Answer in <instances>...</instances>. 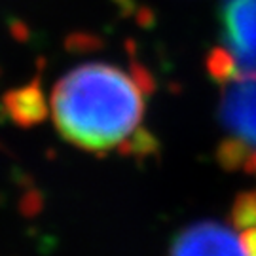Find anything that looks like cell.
Returning a JSON list of instances; mask_svg holds the SVG:
<instances>
[{"mask_svg": "<svg viewBox=\"0 0 256 256\" xmlns=\"http://www.w3.org/2000/svg\"><path fill=\"white\" fill-rule=\"evenodd\" d=\"M220 46L209 57L214 80L256 72V0H222Z\"/></svg>", "mask_w": 256, "mask_h": 256, "instance_id": "3", "label": "cell"}, {"mask_svg": "<svg viewBox=\"0 0 256 256\" xmlns=\"http://www.w3.org/2000/svg\"><path fill=\"white\" fill-rule=\"evenodd\" d=\"M218 160L230 171L256 174V72L224 82L218 106Z\"/></svg>", "mask_w": 256, "mask_h": 256, "instance_id": "2", "label": "cell"}, {"mask_svg": "<svg viewBox=\"0 0 256 256\" xmlns=\"http://www.w3.org/2000/svg\"><path fill=\"white\" fill-rule=\"evenodd\" d=\"M232 220L239 230L256 226V192L239 196L232 210Z\"/></svg>", "mask_w": 256, "mask_h": 256, "instance_id": "6", "label": "cell"}, {"mask_svg": "<svg viewBox=\"0 0 256 256\" xmlns=\"http://www.w3.org/2000/svg\"><path fill=\"white\" fill-rule=\"evenodd\" d=\"M148 76L112 63H84L55 84L52 112L59 133L88 152H133L140 140Z\"/></svg>", "mask_w": 256, "mask_h": 256, "instance_id": "1", "label": "cell"}, {"mask_svg": "<svg viewBox=\"0 0 256 256\" xmlns=\"http://www.w3.org/2000/svg\"><path fill=\"white\" fill-rule=\"evenodd\" d=\"M169 256H247L239 236L218 222H198L182 230Z\"/></svg>", "mask_w": 256, "mask_h": 256, "instance_id": "4", "label": "cell"}, {"mask_svg": "<svg viewBox=\"0 0 256 256\" xmlns=\"http://www.w3.org/2000/svg\"><path fill=\"white\" fill-rule=\"evenodd\" d=\"M239 239H241V245L245 248L247 256H256V226L241 230Z\"/></svg>", "mask_w": 256, "mask_h": 256, "instance_id": "7", "label": "cell"}, {"mask_svg": "<svg viewBox=\"0 0 256 256\" xmlns=\"http://www.w3.org/2000/svg\"><path fill=\"white\" fill-rule=\"evenodd\" d=\"M6 108L12 120H16L21 126H30L44 118L46 104L38 86H28L10 93L6 97Z\"/></svg>", "mask_w": 256, "mask_h": 256, "instance_id": "5", "label": "cell"}]
</instances>
